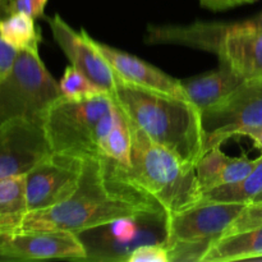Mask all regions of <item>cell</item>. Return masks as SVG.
<instances>
[{
  "mask_svg": "<svg viewBox=\"0 0 262 262\" xmlns=\"http://www.w3.org/2000/svg\"><path fill=\"white\" fill-rule=\"evenodd\" d=\"M150 212L165 214L158 202L125 181L115 161L89 156L83 159L81 182L71 199L49 209L30 211L18 233L37 230L79 233L123 217Z\"/></svg>",
  "mask_w": 262,
  "mask_h": 262,
  "instance_id": "obj_1",
  "label": "cell"
},
{
  "mask_svg": "<svg viewBox=\"0 0 262 262\" xmlns=\"http://www.w3.org/2000/svg\"><path fill=\"white\" fill-rule=\"evenodd\" d=\"M130 122L151 140L196 165L206 152L202 113L189 100L122 82L112 94Z\"/></svg>",
  "mask_w": 262,
  "mask_h": 262,
  "instance_id": "obj_2",
  "label": "cell"
},
{
  "mask_svg": "<svg viewBox=\"0 0 262 262\" xmlns=\"http://www.w3.org/2000/svg\"><path fill=\"white\" fill-rule=\"evenodd\" d=\"M129 123L130 164L125 166L115 163L125 181L158 202L168 219L199 204L202 191L196 165L184 161L173 151L151 140L130 120Z\"/></svg>",
  "mask_w": 262,
  "mask_h": 262,
  "instance_id": "obj_3",
  "label": "cell"
},
{
  "mask_svg": "<svg viewBox=\"0 0 262 262\" xmlns=\"http://www.w3.org/2000/svg\"><path fill=\"white\" fill-rule=\"evenodd\" d=\"M59 97V82L46 69L40 54L18 51L10 71L0 79V124L12 119L41 123Z\"/></svg>",
  "mask_w": 262,
  "mask_h": 262,
  "instance_id": "obj_4",
  "label": "cell"
},
{
  "mask_svg": "<svg viewBox=\"0 0 262 262\" xmlns=\"http://www.w3.org/2000/svg\"><path fill=\"white\" fill-rule=\"evenodd\" d=\"M113 105L110 94L91 100L59 97L41 119L51 151L82 159L97 156V127Z\"/></svg>",
  "mask_w": 262,
  "mask_h": 262,
  "instance_id": "obj_5",
  "label": "cell"
},
{
  "mask_svg": "<svg viewBox=\"0 0 262 262\" xmlns=\"http://www.w3.org/2000/svg\"><path fill=\"white\" fill-rule=\"evenodd\" d=\"M246 204L204 202L168 219L164 243L170 262H202L214 242L224 237Z\"/></svg>",
  "mask_w": 262,
  "mask_h": 262,
  "instance_id": "obj_6",
  "label": "cell"
},
{
  "mask_svg": "<svg viewBox=\"0 0 262 262\" xmlns=\"http://www.w3.org/2000/svg\"><path fill=\"white\" fill-rule=\"evenodd\" d=\"M87 251V261L128 262L133 251L145 245H164L168 216L150 212L123 217L77 233Z\"/></svg>",
  "mask_w": 262,
  "mask_h": 262,
  "instance_id": "obj_7",
  "label": "cell"
},
{
  "mask_svg": "<svg viewBox=\"0 0 262 262\" xmlns=\"http://www.w3.org/2000/svg\"><path fill=\"white\" fill-rule=\"evenodd\" d=\"M83 170V159L51 152L26 174L30 211L63 204L77 191Z\"/></svg>",
  "mask_w": 262,
  "mask_h": 262,
  "instance_id": "obj_8",
  "label": "cell"
},
{
  "mask_svg": "<svg viewBox=\"0 0 262 262\" xmlns=\"http://www.w3.org/2000/svg\"><path fill=\"white\" fill-rule=\"evenodd\" d=\"M206 151L222 146L241 127L262 125V79L245 82L219 104L202 112Z\"/></svg>",
  "mask_w": 262,
  "mask_h": 262,
  "instance_id": "obj_9",
  "label": "cell"
},
{
  "mask_svg": "<svg viewBox=\"0 0 262 262\" xmlns=\"http://www.w3.org/2000/svg\"><path fill=\"white\" fill-rule=\"evenodd\" d=\"M51 152L41 123L12 119L0 124V181L27 174Z\"/></svg>",
  "mask_w": 262,
  "mask_h": 262,
  "instance_id": "obj_10",
  "label": "cell"
},
{
  "mask_svg": "<svg viewBox=\"0 0 262 262\" xmlns=\"http://www.w3.org/2000/svg\"><path fill=\"white\" fill-rule=\"evenodd\" d=\"M46 20L54 40L71 61V66L112 95L123 81L97 50L94 38L86 31L73 30L59 14Z\"/></svg>",
  "mask_w": 262,
  "mask_h": 262,
  "instance_id": "obj_11",
  "label": "cell"
},
{
  "mask_svg": "<svg viewBox=\"0 0 262 262\" xmlns=\"http://www.w3.org/2000/svg\"><path fill=\"white\" fill-rule=\"evenodd\" d=\"M4 261H87V251L78 234L67 230H37L9 235L0 246Z\"/></svg>",
  "mask_w": 262,
  "mask_h": 262,
  "instance_id": "obj_12",
  "label": "cell"
},
{
  "mask_svg": "<svg viewBox=\"0 0 262 262\" xmlns=\"http://www.w3.org/2000/svg\"><path fill=\"white\" fill-rule=\"evenodd\" d=\"M94 43L118 77L125 83L191 101L179 79L164 73L161 69L132 54L118 50L96 40H94Z\"/></svg>",
  "mask_w": 262,
  "mask_h": 262,
  "instance_id": "obj_13",
  "label": "cell"
},
{
  "mask_svg": "<svg viewBox=\"0 0 262 262\" xmlns=\"http://www.w3.org/2000/svg\"><path fill=\"white\" fill-rule=\"evenodd\" d=\"M217 58L245 82L262 79V31L255 30L253 18L223 40Z\"/></svg>",
  "mask_w": 262,
  "mask_h": 262,
  "instance_id": "obj_14",
  "label": "cell"
},
{
  "mask_svg": "<svg viewBox=\"0 0 262 262\" xmlns=\"http://www.w3.org/2000/svg\"><path fill=\"white\" fill-rule=\"evenodd\" d=\"M256 163L257 159L232 158L223 152L222 146H214L196 164L197 179L202 193L241 181L252 171Z\"/></svg>",
  "mask_w": 262,
  "mask_h": 262,
  "instance_id": "obj_15",
  "label": "cell"
},
{
  "mask_svg": "<svg viewBox=\"0 0 262 262\" xmlns=\"http://www.w3.org/2000/svg\"><path fill=\"white\" fill-rule=\"evenodd\" d=\"M97 156L129 166L132 132L124 110L114 100L110 112L100 120L96 136Z\"/></svg>",
  "mask_w": 262,
  "mask_h": 262,
  "instance_id": "obj_16",
  "label": "cell"
},
{
  "mask_svg": "<svg viewBox=\"0 0 262 262\" xmlns=\"http://www.w3.org/2000/svg\"><path fill=\"white\" fill-rule=\"evenodd\" d=\"M242 83L245 81L224 64L214 71L182 79L187 95L201 113L227 99Z\"/></svg>",
  "mask_w": 262,
  "mask_h": 262,
  "instance_id": "obj_17",
  "label": "cell"
},
{
  "mask_svg": "<svg viewBox=\"0 0 262 262\" xmlns=\"http://www.w3.org/2000/svg\"><path fill=\"white\" fill-rule=\"evenodd\" d=\"M262 257V225L228 234L211 245L202 262L256 261Z\"/></svg>",
  "mask_w": 262,
  "mask_h": 262,
  "instance_id": "obj_18",
  "label": "cell"
},
{
  "mask_svg": "<svg viewBox=\"0 0 262 262\" xmlns=\"http://www.w3.org/2000/svg\"><path fill=\"white\" fill-rule=\"evenodd\" d=\"M30 212L26 188V174L0 181V235L17 234Z\"/></svg>",
  "mask_w": 262,
  "mask_h": 262,
  "instance_id": "obj_19",
  "label": "cell"
},
{
  "mask_svg": "<svg viewBox=\"0 0 262 262\" xmlns=\"http://www.w3.org/2000/svg\"><path fill=\"white\" fill-rule=\"evenodd\" d=\"M0 36L17 51L40 54L38 46L41 30L36 26L35 18L26 13H12L0 19Z\"/></svg>",
  "mask_w": 262,
  "mask_h": 262,
  "instance_id": "obj_20",
  "label": "cell"
},
{
  "mask_svg": "<svg viewBox=\"0 0 262 262\" xmlns=\"http://www.w3.org/2000/svg\"><path fill=\"white\" fill-rule=\"evenodd\" d=\"M262 193V156L257 159L255 168L250 174L235 183L222 186L202 193L199 204L204 202H232V204H252Z\"/></svg>",
  "mask_w": 262,
  "mask_h": 262,
  "instance_id": "obj_21",
  "label": "cell"
},
{
  "mask_svg": "<svg viewBox=\"0 0 262 262\" xmlns=\"http://www.w3.org/2000/svg\"><path fill=\"white\" fill-rule=\"evenodd\" d=\"M59 87L61 97L71 100H91L109 94L73 66L67 67L59 81Z\"/></svg>",
  "mask_w": 262,
  "mask_h": 262,
  "instance_id": "obj_22",
  "label": "cell"
},
{
  "mask_svg": "<svg viewBox=\"0 0 262 262\" xmlns=\"http://www.w3.org/2000/svg\"><path fill=\"white\" fill-rule=\"evenodd\" d=\"M262 225V202H252L247 205L243 210L242 214L234 220L229 229L227 230L225 235L233 234V233L243 232V230L252 229Z\"/></svg>",
  "mask_w": 262,
  "mask_h": 262,
  "instance_id": "obj_23",
  "label": "cell"
},
{
  "mask_svg": "<svg viewBox=\"0 0 262 262\" xmlns=\"http://www.w3.org/2000/svg\"><path fill=\"white\" fill-rule=\"evenodd\" d=\"M128 262H170V257L164 245H145L133 251Z\"/></svg>",
  "mask_w": 262,
  "mask_h": 262,
  "instance_id": "obj_24",
  "label": "cell"
},
{
  "mask_svg": "<svg viewBox=\"0 0 262 262\" xmlns=\"http://www.w3.org/2000/svg\"><path fill=\"white\" fill-rule=\"evenodd\" d=\"M49 0H13L8 15L12 13H26L36 19L43 17L45 7Z\"/></svg>",
  "mask_w": 262,
  "mask_h": 262,
  "instance_id": "obj_25",
  "label": "cell"
},
{
  "mask_svg": "<svg viewBox=\"0 0 262 262\" xmlns=\"http://www.w3.org/2000/svg\"><path fill=\"white\" fill-rule=\"evenodd\" d=\"M202 8L211 10V12H224L233 9L245 4H252L257 0H199Z\"/></svg>",
  "mask_w": 262,
  "mask_h": 262,
  "instance_id": "obj_26",
  "label": "cell"
},
{
  "mask_svg": "<svg viewBox=\"0 0 262 262\" xmlns=\"http://www.w3.org/2000/svg\"><path fill=\"white\" fill-rule=\"evenodd\" d=\"M2 19V18H0ZM18 51L8 45L0 36V79L10 71Z\"/></svg>",
  "mask_w": 262,
  "mask_h": 262,
  "instance_id": "obj_27",
  "label": "cell"
},
{
  "mask_svg": "<svg viewBox=\"0 0 262 262\" xmlns=\"http://www.w3.org/2000/svg\"><path fill=\"white\" fill-rule=\"evenodd\" d=\"M234 136H242L252 140L256 147L260 150L262 156V125H252V127H241L230 133V138Z\"/></svg>",
  "mask_w": 262,
  "mask_h": 262,
  "instance_id": "obj_28",
  "label": "cell"
},
{
  "mask_svg": "<svg viewBox=\"0 0 262 262\" xmlns=\"http://www.w3.org/2000/svg\"><path fill=\"white\" fill-rule=\"evenodd\" d=\"M12 2L13 0H0V18L7 17Z\"/></svg>",
  "mask_w": 262,
  "mask_h": 262,
  "instance_id": "obj_29",
  "label": "cell"
},
{
  "mask_svg": "<svg viewBox=\"0 0 262 262\" xmlns=\"http://www.w3.org/2000/svg\"><path fill=\"white\" fill-rule=\"evenodd\" d=\"M4 238H5V237H2V235H0V246H2V242H3V239H4ZM0 262H5L4 258H3L2 253H0Z\"/></svg>",
  "mask_w": 262,
  "mask_h": 262,
  "instance_id": "obj_30",
  "label": "cell"
},
{
  "mask_svg": "<svg viewBox=\"0 0 262 262\" xmlns=\"http://www.w3.org/2000/svg\"><path fill=\"white\" fill-rule=\"evenodd\" d=\"M253 202H262V193L258 194V196L256 197V200Z\"/></svg>",
  "mask_w": 262,
  "mask_h": 262,
  "instance_id": "obj_31",
  "label": "cell"
},
{
  "mask_svg": "<svg viewBox=\"0 0 262 262\" xmlns=\"http://www.w3.org/2000/svg\"><path fill=\"white\" fill-rule=\"evenodd\" d=\"M256 261H262V257H258L257 260H256Z\"/></svg>",
  "mask_w": 262,
  "mask_h": 262,
  "instance_id": "obj_32",
  "label": "cell"
}]
</instances>
